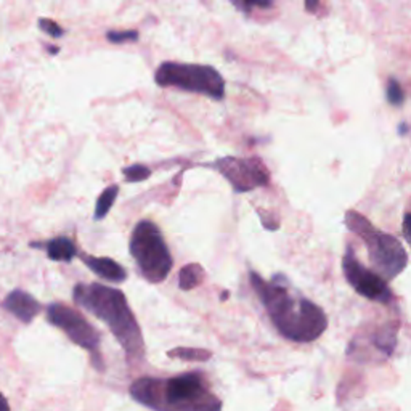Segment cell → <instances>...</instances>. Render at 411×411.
I'll use <instances>...</instances> for the list:
<instances>
[{
    "label": "cell",
    "instance_id": "6da1fadb",
    "mask_svg": "<svg viewBox=\"0 0 411 411\" xmlns=\"http://www.w3.org/2000/svg\"><path fill=\"white\" fill-rule=\"evenodd\" d=\"M249 280L271 323L283 337L294 342H314L328 328V318L321 307L290 291L283 283L265 281L255 271H249Z\"/></svg>",
    "mask_w": 411,
    "mask_h": 411
},
{
    "label": "cell",
    "instance_id": "7a4b0ae2",
    "mask_svg": "<svg viewBox=\"0 0 411 411\" xmlns=\"http://www.w3.org/2000/svg\"><path fill=\"white\" fill-rule=\"evenodd\" d=\"M74 302L107 325L129 358L143 355V336L126 294L102 283L74 286Z\"/></svg>",
    "mask_w": 411,
    "mask_h": 411
},
{
    "label": "cell",
    "instance_id": "3957f363",
    "mask_svg": "<svg viewBox=\"0 0 411 411\" xmlns=\"http://www.w3.org/2000/svg\"><path fill=\"white\" fill-rule=\"evenodd\" d=\"M132 397L154 411H222L199 373H185L169 379L140 377L130 386Z\"/></svg>",
    "mask_w": 411,
    "mask_h": 411
},
{
    "label": "cell",
    "instance_id": "277c9868",
    "mask_svg": "<svg viewBox=\"0 0 411 411\" xmlns=\"http://www.w3.org/2000/svg\"><path fill=\"white\" fill-rule=\"evenodd\" d=\"M344 222H346L349 230L362 238L366 249H368L370 260L373 262L375 269L384 276L386 281L393 280L407 269V251L396 236L379 231L375 225H371V222L365 215L355 213V210H347Z\"/></svg>",
    "mask_w": 411,
    "mask_h": 411
},
{
    "label": "cell",
    "instance_id": "5b68a950",
    "mask_svg": "<svg viewBox=\"0 0 411 411\" xmlns=\"http://www.w3.org/2000/svg\"><path fill=\"white\" fill-rule=\"evenodd\" d=\"M130 254L147 281L158 285L168 278L174 260L159 227L151 220H140L133 227Z\"/></svg>",
    "mask_w": 411,
    "mask_h": 411
},
{
    "label": "cell",
    "instance_id": "8992f818",
    "mask_svg": "<svg viewBox=\"0 0 411 411\" xmlns=\"http://www.w3.org/2000/svg\"><path fill=\"white\" fill-rule=\"evenodd\" d=\"M159 87H174L214 100L225 97V81L217 69L208 65L164 61L154 73Z\"/></svg>",
    "mask_w": 411,
    "mask_h": 411
},
{
    "label": "cell",
    "instance_id": "52a82bcc",
    "mask_svg": "<svg viewBox=\"0 0 411 411\" xmlns=\"http://www.w3.org/2000/svg\"><path fill=\"white\" fill-rule=\"evenodd\" d=\"M47 318L50 325L57 326L58 330L63 331L76 346L90 352L93 360H95V368L103 370L102 355H100V335L79 310L66 304L53 302L47 307Z\"/></svg>",
    "mask_w": 411,
    "mask_h": 411
},
{
    "label": "cell",
    "instance_id": "ba28073f",
    "mask_svg": "<svg viewBox=\"0 0 411 411\" xmlns=\"http://www.w3.org/2000/svg\"><path fill=\"white\" fill-rule=\"evenodd\" d=\"M210 166L229 180L236 193L269 187L270 183V172L260 158L224 156L215 159Z\"/></svg>",
    "mask_w": 411,
    "mask_h": 411
},
{
    "label": "cell",
    "instance_id": "9c48e42d",
    "mask_svg": "<svg viewBox=\"0 0 411 411\" xmlns=\"http://www.w3.org/2000/svg\"><path fill=\"white\" fill-rule=\"evenodd\" d=\"M342 271L346 280L349 281V285H351L360 296L368 299V301L389 305L393 302V299H396L391 291V288L387 285V281L382 278L379 274H376L373 270H368L362 262H358V259L355 257V252L351 246L346 249V254H344Z\"/></svg>",
    "mask_w": 411,
    "mask_h": 411
},
{
    "label": "cell",
    "instance_id": "30bf717a",
    "mask_svg": "<svg viewBox=\"0 0 411 411\" xmlns=\"http://www.w3.org/2000/svg\"><path fill=\"white\" fill-rule=\"evenodd\" d=\"M2 309L12 314L15 318L23 321L25 325L31 323L36 316L42 312V305L34 296L23 290H15L5 296L2 301Z\"/></svg>",
    "mask_w": 411,
    "mask_h": 411
},
{
    "label": "cell",
    "instance_id": "8fae6325",
    "mask_svg": "<svg viewBox=\"0 0 411 411\" xmlns=\"http://www.w3.org/2000/svg\"><path fill=\"white\" fill-rule=\"evenodd\" d=\"M82 262H84L93 274L102 280L111 283H122L127 280V271L122 265L109 257H93V255L82 254Z\"/></svg>",
    "mask_w": 411,
    "mask_h": 411
},
{
    "label": "cell",
    "instance_id": "7c38bea8",
    "mask_svg": "<svg viewBox=\"0 0 411 411\" xmlns=\"http://www.w3.org/2000/svg\"><path fill=\"white\" fill-rule=\"evenodd\" d=\"M47 251V255L53 262H71L76 257L77 248L76 243L68 236H58L47 241L42 246Z\"/></svg>",
    "mask_w": 411,
    "mask_h": 411
},
{
    "label": "cell",
    "instance_id": "4fadbf2b",
    "mask_svg": "<svg viewBox=\"0 0 411 411\" xmlns=\"http://www.w3.org/2000/svg\"><path fill=\"white\" fill-rule=\"evenodd\" d=\"M206 278V271L203 265L188 264L182 267L179 274V288L182 291H191L194 288L201 286Z\"/></svg>",
    "mask_w": 411,
    "mask_h": 411
},
{
    "label": "cell",
    "instance_id": "5bb4252c",
    "mask_svg": "<svg viewBox=\"0 0 411 411\" xmlns=\"http://www.w3.org/2000/svg\"><path fill=\"white\" fill-rule=\"evenodd\" d=\"M397 344V325H386L375 335V346L384 355H391Z\"/></svg>",
    "mask_w": 411,
    "mask_h": 411
},
{
    "label": "cell",
    "instance_id": "9a60e30c",
    "mask_svg": "<svg viewBox=\"0 0 411 411\" xmlns=\"http://www.w3.org/2000/svg\"><path fill=\"white\" fill-rule=\"evenodd\" d=\"M119 193V187L118 185H109L108 188H105L103 193L100 194L95 204V213H93V219L95 220H103L107 217L108 213L113 209V206L116 203V198H118Z\"/></svg>",
    "mask_w": 411,
    "mask_h": 411
},
{
    "label": "cell",
    "instance_id": "2e32d148",
    "mask_svg": "<svg viewBox=\"0 0 411 411\" xmlns=\"http://www.w3.org/2000/svg\"><path fill=\"white\" fill-rule=\"evenodd\" d=\"M168 355L170 358H180L187 362H208L213 357V353L206 349H193V347H177L174 351H169Z\"/></svg>",
    "mask_w": 411,
    "mask_h": 411
},
{
    "label": "cell",
    "instance_id": "e0dca14e",
    "mask_svg": "<svg viewBox=\"0 0 411 411\" xmlns=\"http://www.w3.org/2000/svg\"><path fill=\"white\" fill-rule=\"evenodd\" d=\"M386 97H387V102L392 105V107H402L403 102H405V92L402 86H400V82L391 77V79L387 81V87H386Z\"/></svg>",
    "mask_w": 411,
    "mask_h": 411
},
{
    "label": "cell",
    "instance_id": "ac0fdd59",
    "mask_svg": "<svg viewBox=\"0 0 411 411\" xmlns=\"http://www.w3.org/2000/svg\"><path fill=\"white\" fill-rule=\"evenodd\" d=\"M122 174H124L126 180L127 182H143L147 180L149 175H151V170H149L147 166L143 164H132L129 166V168H126L124 170H122Z\"/></svg>",
    "mask_w": 411,
    "mask_h": 411
},
{
    "label": "cell",
    "instance_id": "d6986e66",
    "mask_svg": "<svg viewBox=\"0 0 411 411\" xmlns=\"http://www.w3.org/2000/svg\"><path fill=\"white\" fill-rule=\"evenodd\" d=\"M107 39L113 43H126V42H135L138 39L137 31H109Z\"/></svg>",
    "mask_w": 411,
    "mask_h": 411
},
{
    "label": "cell",
    "instance_id": "ffe728a7",
    "mask_svg": "<svg viewBox=\"0 0 411 411\" xmlns=\"http://www.w3.org/2000/svg\"><path fill=\"white\" fill-rule=\"evenodd\" d=\"M39 27L46 32V34H48L50 37L53 39H60L61 36L65 34V29L61 27L58 23H55V21L48 20V18H41L39 20Z\"/></svg>",
    "mask_w": 411,
    "mask_h": 411
},
{
    "label": "cell",
    "instance_id": "44dd1931",
    "mask_svg": "<svg viewBox=\"0 0 411 411\" xmlns=\"http://www.w3.org/2000/svg\"><path fill=\"white\" fill-rule=\"evenodd\" d=\"M238 8L244 10V12H249L251 8H269L271 7V4L269 2H235Z\"/></svg>",
    "mask_w": 411,
    "mask_h": 411
},
{
    "label": "cell",
    "instance_id": "7402d4cb",
    "mask_svg": "<svg viewBox=\"0 0 411 411\" xmlns=\"http://www.w3.org/2000/svg\"><path fill=\"white\" fill-rule=\"evenodd\" d=\"M403 236L411 246V214L410 213L405 214V219H403Z\"/></svg>",
    "mask_w": 411,
    "mask_h": 411
},
{
    "label": "cell",
    "instance_id": "603a6c76",
    "mask_svg": "<svg viewBox=\"0 0 411 411\" xmlns=\"http://www.w3.org/2000/svg\"><path fill=\"white\" fill-rule=\"evenodd\" d=\"M0 411H10V407H8V402L7 398H5L2 393H0Z\"/></svg>",
    "mask_w": 411,
    "mask_h": 411
}]
</instances>
